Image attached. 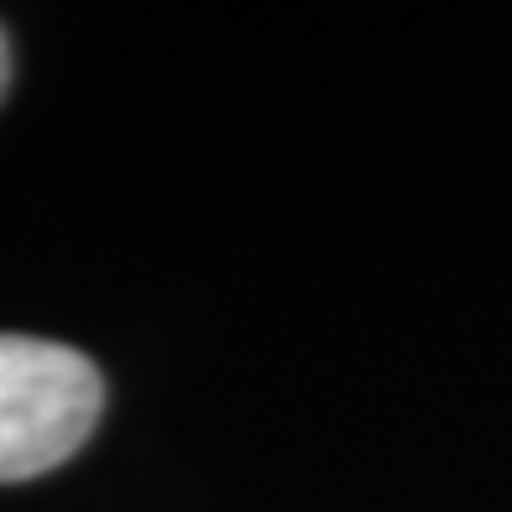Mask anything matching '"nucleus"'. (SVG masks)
Instances as JSON below:
<instances>
[{"instance_id": "1", "label": "nucleus", "mask_w": 512, "mask_h": 512, "mask_svg": "<svg viewBox=\"0 0 512 512\" xmlns=\"http://www.w3.org/2000/svg\"><path fill=\"white\" fill-rule=\"evenodd\" d=\"M105 382L89 356L0 335V481H32L79 455L100 424Z\"/></svg>"}, {"instance_id": "2", "label": "nucleus", "mask_w": 512, "mask_h": 512, "mask_svg": "<svg viewBox=\"0 0 512 512\" xmlns=\"http://www.w3.org/2000/svg\"><path fill=\"white\" fill-rule=\"evenodd\" d=\"M6 84H11V48H6V37H0V95H6Z\"/></svg>"}]
</instances>
